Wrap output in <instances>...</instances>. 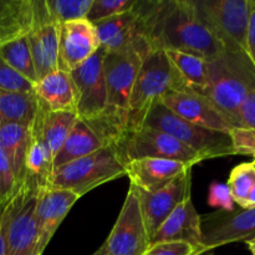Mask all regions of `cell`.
<instances>
[{
	"instance_id": "cell-20",
	"label": "cell",
	"mask_w": 255,
	"mask_h": 255,
	"mask_svg": "<svg viewBox=\"0 0 255 255\" xmlns=\"http://www.w3.org/2000/svg\"><path fill=\"white\" fill-rule=\"evenodd\" d=\"M164 52L172 66V91L204 96L208 87V61L187 52L173 50Z\"/></svg>"
},
{
	"instance_id": "cell-40",
	"label": "cell",
	"mask_w": 255,
	"mask_h": 255,
	"mask_svg": "<svg viewBox=\"0 0 255 255\" xmlns=\"http://www.w3.org/2000/svg\"><path fill=\"white\" fill-rule=\"evenodd\" d=\"M246 244L248 246L249 251H251V253L255 255V238L254 239H251V241H247Z\"/></svg>"
},
{
	"instance_id": "cell-18",
	"label": "cell",
	"mask_w": 255,
	"mask_h": 255,
	"mask_svg": "<svg viewBox=\"0 0 255 255\" xmlns=\"http://www.w3.org/2000/svg\"><path fill=\"white\" fill-rule=\"evenodd\" d=\"M187 243L202 249L201 216L197 212L192 197L182 202L168 218L162 223L158 231L149 239V246L157 243Z\"/></svg>"
},
{
	"instance_id": "cell-27",
	"label": "cell",
	"mask_w": 255,
	"mask_h": 255,
	"mask_svg": "<svg viewBox=\"0 0 255 255\" xmlns=\"http://www.w3.org/2000/svg\"><path fill=\"white\" fill-rule=\"evenodd\" d=\"M51 153L42 142L41 137L36 129L31 126V138H30L29 148L25 158V171L26 176L34 178L40 186H49L52 172Z\"/></svg>"
},
{
	"instance_id": "cell-3",
	"label": "cell",
	"mask_w": 255,
	"mask_h": 255,
	"mask_svg": "<svg viewBox=\"0 0 255 255\" xmlns=\"http://www.w3.org/2000/svg\"><path fill=\"white\" fill-rule=\"evenodd\" d=\"M143 127L158 129L169 134L199 154L203 161L237 154L231 134L191 124L173 114L162 102H158L149 110L144 119Z\"/></svg>"
},
{
	"instance_id": "cell-8",
	"label": "cell",
	"mask_w": 255,
	"mask_h": 255,
	"mask_svg": "<svg viewBox=\"0 0 255 255\" xmlns=\"http://www.w3.org/2000/svg\"><path fill=\"white\" fill-rule=\"evenodd\" d=\"M149 248V236L142 216L138 194L129 187L116 223L95 255H143Z\"/></svg>"
},
{
	"instance_id": "cell-26",
	"label": "cell",
	"mask_w": 255,
	"mask_h": 255,
	"mask_svg": "<svg viewBox=\"0 0 255 255\" xmlns=\"http://www.w3.org/2000/svg\"><path fill=\"white\" fill-rule=\"evenodd\" d=\"M40 109L35 92L0 90V125L17 124L31 127Z\"/></svg>"
},
{
	"instance_id": "cell-24",
	"label": "cell",
	"mask_w": 255,
	"mask_h": 255,
	"mask_svg": "<svg viewBox=\"0 0 255 255\" xmlns=\"http://www.w3.org/2000/svg\"><path fill=\"white\" fill-rule=\"evenodd\" d=\"M109 146L106 142L82 120H77L64 144L52 161V168L57 169L65 164L91 154L104 147Z\"/></svg>"
},
{
	"instance_id": "cell-31",
	"label": "cell",
	"mask_w": 255,
	"mask_h": 255,
	"mask_svg": "<svg viewBox=\"0 0 255 255\" xmlns=\"http://www.w3.org/2000/svg\"><path fill=\"white\" fill-rule=\"evenodd\" d=\"M136 1L137 0H92L86 20L96 25L110 17L129 11Z\"/></svg>"
},
{
	"instance_id": "cell-11",
	"label": "cell",
	"mask_w": 255,
	"mask_h": 255,
	"mask_svg": "<svg viewBox=\"0 0 255 255\" xmlns=\"http://www.w3.org/2000/svg\"><path fill=\"white\" fill-rule=\"evenodd\" d=\"M204 253L236 242L255 238V207L221 211L201 217Z\"/></svg>"
},
{
	"instance_id": "cell-23",
	"label": "cell",
	"mask_w": 255,
	"mask_h": 255,
	"mask_svg": "<svg viewBox=\"0 0 255 255\" xmlns=\"http://www.w3.org/2000/svg\"><path fill=\"white\" fill-rule=\"evenodd\" d=\"M35 20V0H0V45L27 36Z\"/></svg>"
},
{
	"instance_id": "cell-42",
	"label": "cell",
	"mask_w": 255,
	"mask_h": 255,
	"mask_svg": "<svg viewBox=\"0 0 255 255\" xmlns=\"http://www.w3.org/2000/svg\"><path fill=\"white\" fill-rule=\"evenodd\" d=\"M254 161H255V157H254Z\"/></svg>"
},
{
	"instance_id": "cell-17",
	"label": "cell",
	"mask_w": 255,
	"mask_h": 255,
	"mask_svg": "<svg viewBox=\"0 0 255 255\" xmlns=\"http://www.w3.org/2000/svg\"><path fill=\"white\" fill-rule=\"evenodd\" d=\"M161 102L177 116L197 126L229 134L234 131L209 100L202 95L194 92L171 91Z\"/></svg>"
},
{
	"instance_id": "cell-32",
	"label": "cell",
	"mask_w": 255,
	"mask_h": 255,
	"mask_svg": "<svg viewBox=\"0 0 255 255\" xmlns=\"http://www.w3.org/2000/svg\"><path fill=\"white\" fill-rule=\"evenodd\" d=\"M0 90L14 92H34V85L14 71L0 57Z\"/></svg>"
},
{
	"instance_id": "cell-7",
	"label": "cell",
	"mask_w": 255,
	"mask_h": 255,
	"mask_svg": "<svg viewBox=\"0 0 255 255\" xmlns=\"http://www.w3.org/2000/svg\"><path fill=\"white\" fill-rule=\"evenodd\" d=\"M199 21L226 47L246 52L252 0H192Z\"/></svg>"
},
{
	"instance_id": "cell-34",
	"label": "cell",
	"mask_w": 255,
	"mask_h": 255,
	"mask_svg": "<svg viewBox=\"0 0 255 255\" xmlns=\"http://www.w3.org/2000/svg\"><path fill=\"white\" fill-rule=\"evenodd\" d=\"M202 249L187 243H157L151 244L143 255H202Z\"/></svg>"
},
{
	"instance_id": "cell-2",
	"label": "cell",
	"mask_w": 255,
	"mask_h": 255,
	"mask_svg": "<svg viewBox=\"0 0 255 255\" xmlns=\"http://www.w3.org/2000/svg\"><path fill=\"white\" fill-rule=\"evenodd\" d=\"M255 89V66L247 52L226 51L208 61V87L204 97L233 129H244L241 107Z\"/></svg>"
},
{
	"instance_id": "cell-41",
	"label": "cell",
	"mask_w": 255,
	"mask_h": 255,
	"mask_svg": "<svg viewBox=\"0 0 255 255\" xmlns=\"http://www.w3.org/2000/svg\"><path fill=\"white\" fill-rule=\"evenodd\" d=\"M252 164H253V167H254V168H255V161L252 162Z\"/></svg>"
},
{
	"instance_id": "cell-10",
	"label": "cell",
	"mask_w": 255,
	"mask_h": 255,
	"mask_svg": "<svg viewBox=\"0 0 255 255\" xmlns=\"http://www.w3.org/2000/svg\"><path fill=\"white\" fill-rule=\"evenodd\" d=\"M105 55L106 52L100 47L96 54L70 72L76 91V114L86 124L94 122L106 110Z\"/></svg>"
},
{
	"instance_id": "cell-35",
	"label": "cell",
	"mask_w": 255,
	"mask_h": 255,
	"mask_svg": "<svg viewBox=\"0 0 255 255\" xmlns=\"http://www.w3.org/2000/svg\"><path fill=\"white\" fill-rule=\"evenodd\" d=\"M209 206L214 208H219L221 211H233L234 207L233 197H232L231 191L228 186L223 183H212L209 187V196H208Z\"/></svg>"
},
{
	"instance_id": "cell-29",
	"label": "cell",
	"mask_w": 255,
	"mask_h": 255,
	"mask_svg": "<svg viewBox=\"0 0 255 255\" xmlns=\"http://www.w3.org/2000/svg\"><path fill=\"white\" fill-rule=\"evenodd\" d=\"M47 11L57 24L86 19L92 0H45Z\"/></svg>"
},
{
	"instance_id": "cell-19",
	"label": "cell",
	"mask_w": 255,
	"mask_h": 255,
	"mask_svg": "<svg viewBox=\"0 0 255 255\" xmlns=\"http://www.w3.org/2000/svg\"><path fill=\"white\" fill-rule=\"evenodd\" d=\"M191 166L173 159L139 158L126 163V176L131 181V186L139 191H159L183 174Z\"/></svg>"
},
{
	"instance_id": "cell-25",
	"label": "cell",
	"mask_w": 255,
	"mask_h": 255,
	"mask_svg": "<svg viewBox=\"0 0 255 255\" xmlns=\"http://www.w3.org/2000/svg\"><path fill=\"white\" fill-rule=\"evenodd\" d=\"M31 138V127L17 124L0 125V148L11 163L16 183L19 186L26 177L25 158Z\"/></svg>"
},
{
	"instance_id": "cell-21",
	"label": "cell",
	"mask_w": 255,
	"mask_h": 255,
	"mask_svg": "<svg viewBox=\"0 0 255 255\" xmlns=\"http://www.w3.org/2000/svg\"><path fill=\"white\" fill-rule=\"evenodd\" d=\"M40 104L49 111L76 112V91L69 72L56 70L34 85Z\"/></svg>"
},
{
	"instance_id": "cell-12",
	"label": "cell",
	"mask_w": 255,
	"mask_h": 255,
	"mask_svg": "<svg viewBox=\"0 0 255 255\" xmlns=\"http://www.w3.org/2000/svg\"><path fill=\"white\" fill-rule=\"evenodd\" d=\"M27 40L37 81L59 70L60 24L51 19L45 0H35V20Z\"/></svg>"
},
{
	"instance_id": "cell-33",
	"label": "cell",
	"mask_w": 255,
	"mask_h": 255,
	"mask_svg": "<svg viewBox=\"0 0 255 255\" xmlns=\"http://www.w3.org/2000/svg\"><path fill=\"white\" fill-rule=\"evenodd\" d=\"M16 188L17 183L11 163L5 152L0 148V204L6 203Z\"/></svg>"
},
{
	"instance_id": "cell-28",
	"label": "cell",
	"mask_w": 255,
	"mask_h": 255,
	"mask_svg": "<svg viewBox=\"0 0 255 255\" xmlns=\"http://www.w3.org/2000/svg\"><path fill=\"white\" fill-rule=\"evenodd\" d=\"M0 57L24 79L32 85L36 84L37 76L27 36L0 45Z\"/></svg>"
},
{
	"instance_id": "cell-9",
	"label": "cell",
	"mask_w": 255,
	"mask_h": 255,
	"mask_svg": "<svg viewBox=\"0 0 255 255\" xmlns=\"http://www.w3.org/2000/svg\"><path fill=\"white\" fill-rule=\"evenodd\" d=\"M125 163L139 158L173 159L193 167L203 162L202 157L169 134L158 129L142 127L128 132L116 144Z\"/></svg>"
},
{
	"instance_id": "cell-1",
	"label": "cell",
	"mask_w": 255,
	"mask_h": 255,
	"mask_svg": "<svg viewBox=\"0 0 255 255\" xmlns=\"http://www.w3.org/2000/svg\"><path fill=\"white\" fill-rule=\"evenodd\" d=\"M153 50L181 51L212 61L226 47L199 21L192 0H137L134 5Z\"/></svg>"
},
{
	"instance_id": "cell-30",
	"label": "cell",
	"mask_w": 255,
	"mask_h": 255,
	"mask_svg": "<svg viewBox=\"0 0 255 255\" xmlns=\"http://www.w3.org/2000/svg\"><path fill=\"white\" fill-rule=\"evenodd\" d=\"M254 183L255 168L252 162L251 163H242L232 169L227 186L231 191L234 203L238 204L239 208L246 207L247 198H248Z\"/></svg>"
},
{
	"instance_id": "cell-39",
	"label": "cell",
	"mask_w": 255,
	"mask_h": 255,
	"mask_svg": "<svg viewBox=\"0 0 255 255\" xmlns=\"http://www.w3.org/2000/svg\"><path fill=\"white\" fill-rule=\"evenodd\" d=\"M254 207H255V183L253 188H252L251 193H249L248 198H247L246 207H244V208H254Z\"/></svg>"
},
{
	"instance_id": "cell-22",
	"label": "cell",
	"mask_w": 255,
	"mask_h": 255,
	"mask_svg": "<svg viewBox=\"0 0 255 255\" xmlns=\"http://www.w3.org/2000/svg\"><path fill=\"white\" fill-rule=\"evenodd\" d=\"M77 120L79 116L76 112L49 111L40 104L39 112L32 127L40 134L52 158L61 148Z\"/></svg>"
},
{
	"instance_id": "cell-14",
	"label": "cell",
	"mask_w": 255,
	"mask_h": 255,
	"mask_svg": "<svg viewBox=\"0 0 255 255\" xmlns=\"http://www.w3.org/2000/svg\"><path fill=\"white\" fill-rule=\"evenodd\" d=\"M191 189L192 168L187 169L183 174L177 177L173 182L159 191L148 193V192L139 191L136 188L149 239L158 231V228L168 218L169 214L182 202L191 197Z\"/></svg>"
},
{
	"instance_id": "cell-38",
	"label": "cell",
	"mask_w": 255,
	"mask_h": 255,
	"mask_svg": "<svg viewBox=\"0 0 255 255\" xmlns=\"http://www.w3.org/2000/svg\"><path fill=\"white\" fill-rule=\"evenodd\" d=\"M4 208L5 203L0 206V255H5V223H4Z\"/></svg>"
},
{
	"instance_id": "cell-15",
	"label": "cell",
	"mask_w": 255,
	"mask_h": 255,
	"mask_svg": "<svg viewBox=\"0 0 255 255\" xmlns=\"http://www.w3.org/2000/svg\"><path fill=\"white\" fill-rule=\"evenodd\" d=\"M80 199L74 192L51 186H40L36 194L35 222L37 229V249L42 254L47 244L70 209Z\"/></svg>"
},
{
	"instance_id": "cell-6",
	"label": "cell",
	"mask_w": 255,
	"mask_h": 255,
	"mask_svg": "<svg viewBox=\"0 0 255 255\" xmlns=\"http://www.w3.org/2000/svg\"><path fill=\"white\" fill-rule=\"evenodd\" d=\"M172 91V66L166 52L152 50L142 60L128 104L127 129L137 131L143 127L149 110ZM127 132V133H128Z\"/></svg>"
},
{
	"instance_id": "cell-37",
	"label": "cell",
	"mask_w": 255,
	"mask_h": 255,
	"mask_svg": "<svg viewBox=\"0 0 255 255\" xmlns=\"http://www.w3.org/2000/svg\"><path fill=\"white\" fill-rule=\"evenodd\" d=\"M247 55L255 66V0H252V12L247 32Z\"/></svg>"
},
{
	"instance_id": "cell-4",
	"label": "cell",
	"mask_w": 255,
	"mask_h": 255,
	"mask_svg": "<svg viewBox=\"0 0 255 255\" xmlns=\"http://www.w3.org/2000/svg\"><path fill=\"white\" fill-rule=\"evenodd\" d=\"M126 176V163L116 146H106L52 172L49 186L67 189L81 198L101 184Z\"/></svg>"
},
{
	"instance_id": "cell-44",
	"label": "cell",
	"mask_w": 255,
	"mask_h": 255,
	"mask_svg": "<svg viewBox=\"0 0 255 255\" xmlns=\"http://www.w3.org/2000/svg\"><path fill=\"white\" fill-rule=\"evenodd\" d=\"M0 206H1V204H0Z\"/></svg>"
},
{
	"instance_id": "cell-43",
	"label": "cell",
	"mask_w": 255,
	"mask_h": 255,
	"mask_svg": "<svg viewBox=\"0 0 255 255\" xmlns=\"http://www.w3.org/2000/svg\"><path fill=\"white\" fill-rule=\"evenodd\" d=\"M92 255H95V254H92Z\"/></svg>"
},
{
	"instance_id": "cell-16",
	"label": "cell",
	"mask_w": 255,
	"mask_h": 255,
	"mask_svg": "<svg viewBox=\"0 0 255 255\" xmlns=\"http://www.w3.org/2000/svg\"><path fill=\"white\" fill-rule=\"evenodd\" d=\"M101 47L96 26L89 20H74L60 25L59 70L71 72Z\"/></svg>"
},
{
	"instance_id": "cell-5",
	"label": "cell",
	"mask_w": 255,
	"mask_h": 255,
	"mask_svg": "<svg viewBox=\"0 0 255 255\" xmlns=\"http://www.w3.org/2000/svg\"><path fill=\"white\" fill-rule=\"evenodd\" d=\"M40 184L26 176L5 203V255H41L37 249L35 222L36 194Z\"/></svg>"
},
{
	"instance_id": "cell-36",
	"label": "cell",
	"mask_w": 255,
	"mask_h": 255,
	"mask_svg": "<svg viewBox=\"0 0 255 255\" xmlns=\"http://www.w3.org/2000/svg\"><path fill=\"white\" fill-rule=\"evenodd\" d=\"M241 121L244 129L255 134V89L247 95L241 107Z\"/></svg>"
},
{
	"instance_id": "cell-13",
	"label": "cell",
	"mask_w": 255,
	"mask_h": 255,
	"mask_svg": "<svg viewBox=\"0 0 255 255\" xmlns=\"http://www.w3.org/2000/svg\"><path fill=\"white\" fill-rule=\"evenodd\" d=\"M95 26L101 49L106 54L124 52L132 49L146 52L153 50L146 37L143 20L134 6L129 11L104 20Z\"/></svg>"
}]
</instances>
